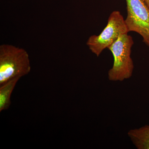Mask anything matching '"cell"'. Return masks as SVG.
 <instances>
[{
	"label": "cell",
	"mask_w": 149,
	"mask_h": 149,
	"mask_svg": "<svg viewBox=\"0 0 149 149\" xmlns=\"http://www.w3.org/2000/svg\"><path fill=\"white\" fill-rule=\"evenodd\" d=\"M31 69L29 54L24 49L9 44L0 46V85L27 75Z\"/></svg>",
	"instance_id": "cell-1"
},
{
	"label": "cell",
	"mask_w": 149,
	"mask_h": 149,
	"mask_svg": "<svg viewBox=\"0 0 149 149\" xmlns=\"http://www.w3.org/2000/svg\"><path fill=\"white\" fill-rule=\"evenodd\" d=\"M133 44V38L127 33L120 35L108 48L113 57V65L108 73L110 81L122 82L132 77L134 68L131 57Z\"/></svg>",
	"instance_id": "cell-2"
},
{
	"label": "cell",
	"mask_w": 149,
	"mask_h": 149,
	"mask_svg": "<svg viewBox=\"0 0 149 149\" xmlns=\"http://www.w3.org/2000/svg\"><path fill=\"white\" fill-rule=\"evenodd\" d=\"M129 32L125 19L119 11H113L108 19L107 24L98 35L89 37L87 45L92 53L99 57L104 49L108 48L122 34Z\"/></svg>",
	"instance_id": "cell-3"
},
{
	"label": "cell",
	"mask_w": 149,
	"mask_h": 149,
	"mask_svg": "<svg viewBox=\"0 0 149 149\" xmlns=\"http://www.w3.org/2000/svg\"><path fill=\"white\" fill-rule=\"evenodd\" d=\"M127 15L125 19L129 32L139 34L149 47V9L143 0H125Z\"/></svg>",
	"instance_id": "cell-4"
},
{
	"label": "cell",
	"mask_w": 149,
	"mask_h": 149,
	"mask_svg": "<svg viewBox=\"0 0 149 149\" xmlns=\"http://www.w3.org/2000/svg\"><path fill=\"white\" fill-rule=\"evenodd\" d=\"M128 137L138 149H149V125L128 131Z\"/></svg>",
	"instance_id": "cell-5"
},
{
	"label": "cell",
	"mask_w": 149,
	"mask_h": 149,
	"mask_svg": "<svg viewBox=\"0 0 149 149\" xmlns=\"http://www.w3.org/2000/svg\"><path fill=\"white\" fill-rule=\"evenodd\" d=\"M20 77H15L0 85V112L8 109L10 106L11 96Z\"/></svg>",
	"instance_id": "cell-6"
},
{
	"label": "cell",
	"mask_w": 149,
	"mask_h": 149,
	"mask_svg": "<svg viewBox=\"0 0 149 149\" xmlns=\"http://www.w3.org/2000/svg\"><path fill=\"white\" fill-rule=\"evenodd\" d=\"M149 9V0H143Z\"/></svg>",
	"instance_id": "cell-7"
}]
</instances>
